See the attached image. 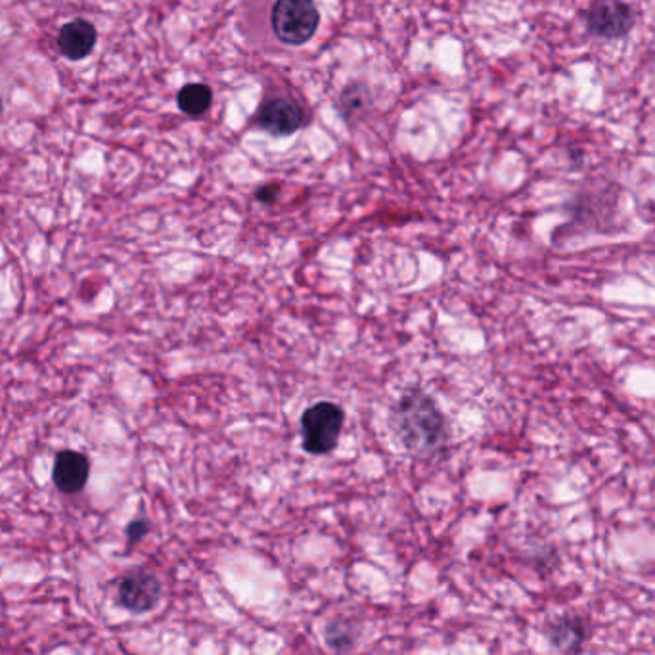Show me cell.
Wrapping results in <instances>:
<instances>
[{"instance_id":"1","label":"cell","mask_w":655,"mask_h":655,"mask_svg":"<svg viewBox=\"0 0 655 655\" xmlns=\"http://www.w3.org/2000/svg\"><path fill=\"white\" fill-rule=\"evenodd\" d=\"M391 429L404 449L414 454H434L449 441V426L434 397L409 389L391 409Z\"/></svg>"},{"instance_id":"2","label":"cell","mask_w":655,"mask_h":655,"mask_svg":"<svg viewBox=\"0 0 655 655\" xmlns=\"http://www.w3.org/2000/svg\"><path fill=\"white\" fill-rule=\"evenodd\" d=\"M345 414L332 401H318L303 412L301 434L303 449L313 457H324L332 452L340 442Z\"/></svg>"},{"instance_id":"3","label":"cell","mask_w":655,"mask_h":655,"mask_svg":"<svg viewBox=\"0 0 655 655\" xmlns=\"http://www.w3.org/2000/svg\"><path fill=\"white\" fill-rule=\"evenodd\" d=\"M270 24L286 45H303L315 35L320 14L313 0H277Z\"/></svg>"},{"instance_id":"4","label":"cell","mask_w":655,"mask_h":655,"mask_svg":"<svg viewBox=\"0 0 655 655\" xmlns=\"http://www.w3.org/2000/svg\"><path fill=\"white\" fill-rule=\"evenodd\" d=\"M634 12L623 0H596L586 12V27L598 39H621L634 25Z\"/></svg>"},{"instance_id":"5","label":"cell","mask_w":655,"mask_h":655,"mask_svg":"<svg viewBox=\"0 0 655 655\" xmlns=\"http://www.w3.org/2000/svg\"><path fill=\"white\" fill-rule=\"evenodd\" d=\"M257 123L270 135H293L305 123V111L292 98L275 96L260 106Z\"/></svg>"},{"instance_id":"6","label":"cell","mask_w":655,"mask_h":655,"mask_svg":"<svg viewBox=\"0 0 655 655\" xmlns=\"http://www.w3.org/2000/svg\"><path fill=\"white\" fill-rule=\"evenodd\" d=\"M161 596V584L158 577L144 571L129 573L119 583V602L123 608L135 614L150 611L158 606Z\"/></svg>"},{"instance_id":"7","label":"cell","mask_w":655,"mask_h":655,"mask_svg":"<svg viewBox=\"0 0 655 655\" xmlns=\"http://www.w3.org/2000/svg\"><path fill=\"white\" fill-rule=\"evenodd\" d=\"M88 460L83 457L81 452L75 450H63L54 462V477L56 487L62 490V493H80L88 480Z\"/></svg>"},{"instance_id":"8","label":"cell","mask_w":655,"mask_h":655,"mask_svg":"<svg viewBox=\"0 0 655 655\" xmlns=\"http://www.w3.org/2000/svg\"><path fill=\"white\" fill-rule=\"evenodd\" d=\"M95 43V25L88 24L87 20H73L70 24L63 25L58 35V48L70 60H81L90 54Z\"/></svg>"},{"instance_id":"9","label":"cell","mask_w":655,"mask_h":655,"mask_svg":"<svg viewBox=\"0 0 655 655\" xmlns=\"http://www.w3.org/2000/svg\"><path fill=\"white\" fill-rule=\"evenodd\" d=\"M177 102L186 116L199 118L209 110V106L214 102V93L204 83H192V85L181 88V93L177 96Z\"/></svg>"},{"instance_id":"10","label":"cell","mask_w":655,"mask_h":655,"mask_svg":"<svg viewBox=\"0 0 655 655\" xmlns=\"http://www.w3.org/2000/svg\"><path fill=\"white\" fill-rule=\"evenodd\" d=\"M583 640V627L579 621H569L563 619L553 627V642L563 652H571L581 644Z\"/></svg>"},{"instance_id":"11","label":"cell","mask_w":655,"mask_h":655,"mask_svg":"<svg viewBox=\"0 0 655 655\" xmlns=\"http://www.w3.org/2000/svg\"><path fill=\"white\" fill-rule=\"evenodd\" d=\"M148 530H150V527H148V523H146V521H133V523L126 527V537H129L131 543H138V541H141V538L148 533Z\"/></svg>"},{"instance_id":"12","label":"cell","mask_w":655,"mask_h":655,"mask_svg":"<svg viewBox=\"0 0 655 655\" xmlns=\"http://www.w3.org/2000/svg\"><path fill=\"white\" fill-rule=\"evenodd\" d=\"M278 184H269V186H263V189L257 190V199L263 202V204H272V202H277L278 198Z\"/></svg>"},{"instance_id":"13","label":"cell","mask_w":655,"mask_h":655,"mask_svg":"<svg viewBox=\"0 0 655 655\" xmlns=\"http://www.w3.org/2000/svg\"><path fill=\"white\" fill-rule=\"evenodd\" d=\"M0 113H2V100H0Z\"/></svg>"}]
</instances>
